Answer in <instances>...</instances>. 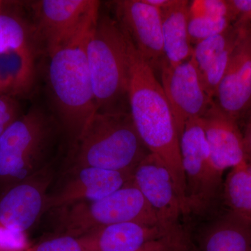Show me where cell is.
<instances>
[{
    "instance_id": "1",
    "label": "cell",
    "mask_w": 251,
    "mask_h": 251,
    "mask_svg": "<svg viewBox=\"0 0 251 251\" xmlns=\"http://www.w3.org/2000/svg\"><path fill=\"white\" fill-rule=\"evenodd\" d=\"M128 39L130 115L150 152L158 156L169 171L180 202L187 214L186 180L181 164L179 138L169 102L156 74L135 49L128 36Z\"/></svg>"
},
{
    "instance_id": "2",
    "label": "cell",
    "mask_w": 251,
    "mask_h": 251,
    "mask_svg": "<svg viewBox=\"0 0 251 251\" xmlns=\"http://www.w3.org/2000/svg\"><path fill=\"white\" fill-rule=\"evenodd\" d=\"M97 21L49 57L48 90L53 117L72 144L97 112L86 50Z\"/></svg>"
},
{
    "instance_id": "3",
    "label": "cell",
    "mask_w": 251,
    "mask_h": 251,
    "mask_svg": "<svg viewBox=\"0 0 251 251\" xmlns=\"http://www.w3.org/2000/svg\"><path fill=\"white\" fill-rule=\"evenodd\" d=\"M86 50L97 112H130L128 39L118 21L99 14Z\"/></svg>"
},
{
    "instance_id": "4",
    "label": "cell",
    "mask_w": 251,
    "mask_h": 251,
    "mask_svg": "<svg viewBox=\"0 0 251 251\" xmlns=\"http://www.w3.org/2000/svg\"><path fill=\"white\" fill-rule=\"evenodd\" d=\"M74 168L134 173L149 153L130 112H96L73 144Z\"/></svg>"
},
{
    "instance_id": "5",
    "label": "cell",
    "mask_w": 251,
    "mask_h": 251,
    "mask_svg": "<svg viewBox=\"0 0 251 251\" xmlns=\"http://www.w3.org/2000/svg\"><path fill=\"white\" fill-rule=\"evenodd\" d=\"M54 235L80 237L111 225L138 223L167 229L133 181L110 196L54 209Z\"/></svg>"
},
{
    "instance_id": "6",
    "label": "cell",
    "mask_w": 251,
    "mask_h": 251,
    "mask_svg": "<svg viewBox=\"0 0 251 251\" xmlns=\"http://www.w3.org/2000/svg\"><path fill=\"white\" fill-rule=\"evenodd\" d=\"M57 124L53 115L33 106L0 136V181L12 185L40 171Z\"/></svg>"
},
{
    "instance_id": "7",
    "label": "cell",
    "mask_w": 251,
    "mask_h": 251,
    "mask_svg": "<svg viewBox=\"0 0 251 251\" xmlns=\"http://www.w3.org/2000/svg\"><path fill=\"white\" fill-rule=\"evenodd\" d=\"M181 164L186 180L188 216H204L218 209L223 175L214 169L201 119L190 120L179 138Z\"/></svg>"
},
{
    "instance_id": "8",
    "label": "cell",
    "mask_w": 251,
    "mask_h": 251,
    "mask_svg": "<svg viewBox=\"0 0 251 251\" xmlns=\"http://www.w3.org/2000/svg\"><path fill=\"white\" fill-rule=\"evenodd\" d=\"M100 1L41 0L31 4L39 51L48 57L71 42L98 19Z\"/></svg>"
},
{
    "instance_id": "9",
    "label": "cell",
    "mask_w": 251,
    "mask_h": 251,
    "mask_svg": "<svg viewBox=\"0 0 251 251\" xmlns=\"http://www.w3.org/2000/svg\"><path fill=\"white\" fill-rule=\"evenodd\" d=\"M133 182L167 229L175 237L190 242L181 225L186 213L170 172L161 160L156 155L149 153L135 168Z\"/></svg>"
},
{
    "instance_id": "10",
    "label": "cell",
    "mask_w": 251,
    "mask_h": 251,
    "mask_svg": "<svg viewBox=\"0 0 251 251\" xmlns=\"http://www.w3.org/2000/svg\"><path fill=\"white\" fill-rule=\"evenodd\" d=\"M161 85L171 106L179 138L188 121L202 118L214 100L206 93L192 59L176 66L162 64Z\"/></svg>"
},
{
    "instance_id": "11",
    "label": "cell",
    "mask_w": 251,
    "mask_h": 251,
    "mask_svg": "<svg viewBox=\"0 0 251 251\" xmlns=\"http://www.w3.org/2000/svg\"><path fill=\"white\" fill-rule=\"evenodd\" d=\"M116 20L135 49L156 74L165 61L159 10L145 0L113 1Z\"/></svg>"
},
{
    "instance_id": "12",
    "label": "cell",
    "mask_w": 251,
    "mask_h": 251,
    "mask_svg": "<svg viewBox=\"0 0 251 251\" xmlns=\"http://www.w3.org/2000/svg\"><path fill=\"white\" fill-rule=\"evenodd\" d=\"M214 100L237 122L251 107V25L243 30Z\"/></svg>"
},
{
    "instance_id": "13",
    "label": "cell",
    "mask_w": 251,
    "mask_h": 251,
    "mask_svg": "<svg viewBox=\"0 0 251 251\" xmlns=\"http://www.w3.org/2000/svg\"><path fill=\"white\" fill-rule=\"evenodd\" d=\"M72 176L56 192L48 195L45 211L75 203L99 201L133 181V173L94 167L73 168Z\"/></svg>"
},
{
    "instance_id": "14",
    "label": "cell",
    "mask_w": 251,
    "mask_h": 251,
    "mask_svg": "<svg viewBox=\"0 0 251 251\" xmlns=\"http://www.w3.org/2000/svg\"><path fill=\"white\" fill-rule=\"evenodd\" d=\"M49 179L38 172L10 186L0 198V224L27 233L46 211Z\"/></svg>"
},
{
    "instance_id": "15",
    "label": "cell",
    "mask_w": 251,
    "mask_h": 251,
    "mask_svg": "<svg viewBox=\"0 0 251 251\" xmlns=\"http://www.w3.org/2000/svg\"><path fill=\"white\" fill-rule=\"evenodd\" d=\"M201 119L211 163L220 174L246 163L243 133L238 122L227 116L215 102Z\"/></svg>"
},
{
    "instance_id": "16",
    "label": "cell",
    "mask_w": 251,
    "mask_h": 251,
    "mask_svg": "<svg viewBox=\"0 0 251 251\" xmlns=\"http://www.w3.org/2000/svg\"><path fill=\"white\" fill-rule=\"evenodd\" d=\"M87 251H138L155 241L171 238L180 240L166 229L138 223H122L96 229L80 237Z\"/></svg>"
},
{
    "instance_id": "17",
    "label": "cell",
    "mask_w": 251,
    "mask_h": 251,
    "mask_svg": "<svg viewBox=\"0 0 251 251\" xmlns=\"http://www.w3.org/2000/svg\"><path fill=\"white\" fill-rule=\"evenodd\" d=\"M195 251H251V222L225 209L204 216Z\"/></svg>"
},
{
    "instance_id": "18",
    "label": "cell",
    "mask_w": 251,
    "mask_h": 251,
    "mask_svg": "<svg viewBox=\"0 0 251 251\" xmlns=\"http://www.w3.org/2000/svg\"><path fill=\"white\" fill-rule=\"evenodd\" d=\"M189 1L178 0L169 9L160 11L165 62L176 66L191 58L193 46L188 35Z\"/></svg>"
},
{
    "instance_id": "19",
    "label": "cell",
    "mask_w": 251,
    "mask_h": 251,
    "mask_svg": "<svg viewBox=\"0 0 251 251\" xmlns=\"http://www.w3.org/2000/svg\"><path fill=\"white\" fill-rule=\"evenodd\" d=\"M38 53L25 50L0 54V94L18 98L31 92L36 82Z\"/></svg>"
},
{
    "instance_id": "20",
    "label": "cell",
    "mask_w": 251,
    "mask_h": 251,
    "mask_svg": "<svg viewBox=\"0 0 251 251\" xmlns=\"http://www.w3.org/2000/svg\"><path fill=\"white\" fill-rule=\"evenodd\" d=\"M221 202L227 210L251 222V164L232 168L223 184Z\"/></svg>"
},
{
    "instance_id": "21",
    "label": "cell",
    "mask_w": 251,
    "mask_h": 251,
    "mask_svg": "<svg viewBox=\"0 0 251 251\" xmlns=\"http://www.w3.org/2000/svg\"><path fill=\"white\" fill-rule=\"evenodd\" d=\"M34 50L39 52L32 25L14 13L0 10V54Z\"/></svg>"
},
{
    "instance_id": "22",
    "label": "cell",
    "mask_w": 251,
    "mask_h": 251,
    "mask_svg": "<svg viewBox=\"0 0 251 251\" xmlns=\"http://www.w3.org/2000/svg\"><path fill=\"white\" fill-rule=\"evenodd\" d=\"M246 26L247 25L232 24L223 32L208 38L193 46L191 59L200 74H202L227 48L237 42Z\"/></svg>"
},
{
    "instance_id": "23",
    "label": "cell",
    "mask_w": 251,
    "mask_h": 251,
    "mask_svg": "<svg viewBox=\"0 0 251 251\" xmlns=\"http://www.w3.org/2000/svg\"><path fill=\"white\" fill-rule=\"evenodd\" d=\"M232 21L227 18L193 17L188 18V35L193 46L208 38L219 34L230 27Z\"/></svg>"
},
{
    "instance_id": "24",
    "label": "cell",
    "mask_w": 251,
    "mask_h": 251,
    "mask_svg": "<svg viewBox=\"0 0 251 251\" xmlns=\"http://www.w3.org/2000/svg\"><path fill=\"white\" fill-rule=\"evenodd\" d=\"M189 16L193 17L227 18L234 23L228 0H194L190 2Z\"/></svg>"
},
{
    "instance_id": "25",
    "label": "cell",
    "mask_w": 251,
    "mask_h": 251,
    "mask_svg": "<svg viewBox=\"0 0 251 251\" xmlns=\"http://www.w3.org/2000/svg\"><path fill=\"white\" fill-rule=\"evenodd\" d=\"M29 251H87L80 237L54 235L31 247Z\"/></svg>"
},
{
    "instance_id": "26",
    "label": "cell",
    "mask_w": 251,
    "mask_h": 251,
    "mask_svg": "<svg viewBox=\"0 0 251 251\" xmlns=\"http://www.w3.org/2000/svg\"><path fill=\"white\" fill-rule=\"evenodd\" d=\"M22 115L18 98L0 94V136Z\"/></svg>"
},
{
    "instance_id": "27",
    "label": "cell",
    "mask_w": 251,
    "mask_h": 251,
    "mask_svg": "<svg viewBox=\"0 0 251 251\" xmlns=\"http://www.w3.org/2000/svg\"><path fill=\"white\" fill-rule=\"evenodd\" d=\"M31 247L27 233L0 224V251H29Z\"/></svg>"
},
{
    "instance_id": "28",
    "label": "cell",
    "mask_w": 251,
    "mask_h": 251,
    "mask_svg": "<svg viewBox=\"0 0 251 251\" xmlns=\"http://www.w3.org/2000/svg\"><path fill=\"white\" fill-rule=\"evenodd\" d=\"M233 16V24L251 25V0H228Z\"/></svg>"
},
{
    "instance_id": "29",
    "label": "cell",
    "mask_w": 251,
    "mask_h": 251,
    "mask_svg": "<svg viewBox=\"0 0 251 251\" xmlns=\"http://www.w3.org/2000/svg\"><path fill=\"white\" fill-rule=\"evenodd\" d=\"M138 251H190V249L184 243L166 238L150 243Z\"/></svg>"
},
{
    "instance_id": "30",
    "label": "cell",
    "mask_w": 251,
    "mask_h": 251,
    "mask_svg": "<svg viewBox=\"0 0 251 251\" xmlns=\"http://www.w3.org/2000/svg\"><path fill=\"white\" fill-rule=\"evenodd\" d=\"M242 133L247 161L248 163L251 164V115L246 126L245 130Z\"/></svg>"
},
{
    "instance_id": "31",
    "label": "cell",
    "mask_w": 251,
    "mask_h": 251,
    "mask_svg": "<svg viewBox=\"0 0 251 251\" xmlns=\"http://www.w3.org/2000/svg\"><path fill=\"white\" fill-rule=\"evenodd\" d=\"M145 1L148 4L161 11L174 6L177 3L178 0H145Z\"/></svg>"
},
{
    "instance_id": "32",
    "label": "cell",
    "mask_w": 251,
    "mask_h": 251,
    "mask_svg": "<svg viewBox=\"0 0 251 251\" xmlns=\"http://www.w3.org/2000/svg\"><path fill=\"white\" fill-rule=\"evenodd\" d=\"M1 5H2V4H1V1H0V10L1 9Z\"/></svg>"
}]
</instances>
